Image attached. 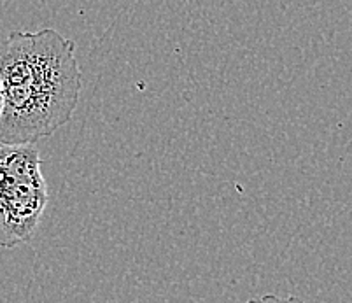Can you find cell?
<instances>
[{
    "label": "cell",
    "instance_id": "2",
    "mask_svg": "<svg viewBox=\"0 0 352 303\" xmlns=\"http://www.w3.org/2000/svg\"><path fill=\"white\" fill-rule=\"evenodd\" d=\"M35 144L0 142V249L34 237L46 210L47 184Z\"/></svg>",
    "mask_w": 352,
    "mask_h": 303
},
{
    "label": "cell",
    "instance_id": "1",
    "mask_svg": "<svg viewBox=\"0 0 352 303\" xmlns=\"http://www.w3.org/2000/svg\"><path fill=\"white\" fill-rule=\"evenodd\" d=\"M0 142L37 144L78 109L82 81L76 43L53 28L0 41Z\"/></svg>",
    "mask_w": 352,
    "mask_h": 303
},
{
    "label": "cell",
    "instance_id": "4",
    "mask_svg": "<svg viewBox=\"0 0 352 303\" xmlns=\"http://www.w3.org/2000/svg\"><path fill=\"white\" fill-rule=\"evenodd\" d=\"M0 114H2V86H0Z\"/></svg>",
    "mask_w": 352,
    "mask_h": 303
},
{
    "label": "cell",
    "instance_id": "3",
    "mask_svg": "<svg viewBox=\"0 0 352 303\" xmlns=\"http://www.w3.org/2000/svg\"><path fill=\"white\" fill-rule=\"evenodd\" d=\"M245 303H305L303 300L296 298V296H287V298H280L275 295H263L258 298H251Z\"/></svg>",
    "mask_w": 352,
    "mask_h": 303
}]
</instances>
